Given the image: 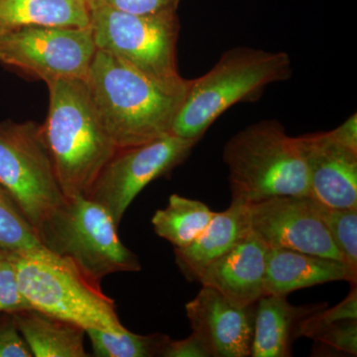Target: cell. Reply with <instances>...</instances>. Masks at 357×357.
<instances>
[{
  "instance_id": "d6986e66",
  "label": "cell",
  "mask_w": 357,
  "mask_h": 357,
  "mask_svg": "<svg viewBox=\"0 0 357 357\" xmlns=\"http://www.w3.org/2000/svg\"><path fill=\"white\" fill-rule=\"evenodd\" d=\"M89 25L86 0H0V29L25 26Z\"/></svg>"
},
{
  "instance_id": "5b68a950",
  "label": "cell",
  "mask_w": 357,
  "mask_h": 357,
  "mask_svg": "<svg viewBox=\"0 0 357 357\" xmlns=\"http://www.w3.org/2000/svg\"><path fill=\"white\" fill-rule=\"evenodd\" d=\"M6 256L13 262L18 287L31 309L84 331H128L119 318L114 301L102 292L100 283L88 278L70 260L47 249Z\"/></svg>"
},
{
  "instance_id": "8fae6325",
  "label": "cell",
  "mask_w": 357,
  "mask_h": 357,
  "mask_svg": "<svg viewBox=\"0 0 357 357\" xmlns=\"http://www.w3.org/2000/svg\"><path fill=\"white\" fill-rule=\"evenodd\" d=\"M248 213L251 230L268 248L344 261L311 197H273L248 204Z\"/></svg>"
},
{
  "instance_id": "7a4b0ae2",
  "label": "cell",
  "mask_w": 357,
  "mask_h": 357,
  "mask_svg": "<svg viewBox=\"0 0 357 357\" xmlns=\"http://www.w3.org/2000/svg\"><path fill=\"white\" fill-rule=\"evenodd\" d=\"M86 82L96 112L119 149L171 134L187 91L162 88L100 50L93 56Z\"/></svg>"
},
{
  "instance_id": "44dd1931",
  "label": "cell",
  "mask_w": 357,
  "mask_h": 357,
  "mask_svg": "<svg viewBox=\"0 0 357 357\" xmlns=\"http://www.w3.org/2000/svg\"><path fill=\"white\" fill-rule=\"evenodd\" d=\"M0 248L6 253L38 252L42 245L36 230L8 192L0 185Z\"/></svg>"
},
{
  "instance_id": "e0dca14e",
  "label": "cell",
  "mask_w": 357,
  "mask_h": 357,
  "mask_svg": "<svg viewBox=\"0 0 357 357\" xmlns=\"http://www.w3.org/2000/svg\"><path fill=\"white\" fill-rule=\"evenodd\" d=\"M326 304L294 306L286 296L265 295L256 303L251 357H289L301 323Z\"/></svg>"
},
{
  "instance_id": "6da1fadb",
  "label": "cell",
  "mask_w": 357,
  "mask_h": 357,
  "mask_svg": "<svg viewBox=\"0 0 357 357\" xmlns=\"http://www.w3.org/2000/svg\"><path fill=\"white\" fill-rule=\"evenodd\" d=\"M46 84L49 107L41 130L61 191L65 199L89 197L119 148L96 112L86 79L62 77Z\"/></svg>"
},
{
  "instance_id": "cb8c5ba5",
  "label": "cell",
  "mask_w": 357,
  "mask_h": 357,
  "mask_svg": "<svg viewBox=\"0 0 357 357\" xmlns=\"http://www.w3.org/2000/svg\"><path fill=\"white\" fill-rule=\"evenodd\" d=\"M357 319V291L356 285L352 288L351 293L344 301L332 307V309L319 310L310 314L301 323L299 337H307L312 338L324 328L340 323V321Z\"/></svg>"
},
{
  "instance_id": "4fadbf2b",
  "label": "cell",
  "mask_w": 357,
  "mask_h": 357,
  "mask_svg": "<svg viewBox=\"0 0 357 357\" xmlns=\"http://www.w3.org/2000/svg\"><path fill=\"white\" fill-rule=\"evenodd\" d=\"M185 307L192 332L204 338L213 357L250 356L256 305L236 306L215 289L203 286Z\"/></svg>"
},
{
  "instance_id": "d4e9b609",
  "label": "cell",
  "mask_w": 357,
  "mask_h": 357,
  "mask_svg": "<svg viewBox=\"0 0 357 357\" xmlns=\"http://www.w3.org/2000/svg\"><path fill=\"white\" fill-rule=\"evenodd\" d=\"M89 10L107 8L141 16L177 14L181 0H86Z\"/></svg>"
},
{
  "instance_id": "7c38bea8",
  "label": "cell",
  "mask_w": 357,
  "mask_h": 357,
  "mask_svg": "<svg viewBox=\"0 0 357 357\" xmlns=\"http://www.w3.org/2000/svg\"><path fill=\"white\" fill-rule=\"evenodd\" d=\"M296 138L307 167L309 196L330 208H357V150L338 142L331 131Z\"/></svg>"
},
{
  "instance_id": "ba28073f",
  "label": "cell",
  "mask_w": 357,
  "mask_h": 357,
  "mask_svg": "<svg viewBox=\"0 0 357 357\" xmlns=\"http://www.w3.org/2000/svg\"><path fill=\"white\" fill-rule=\"evenodd\" d=\"M0 185L10 194L36 232L64 203L41 124L0 122Z\"/></svg>"
},
{
  "instance_id": "9a60e30c",
  "label": "cell",
  "mask_w": 357,
  "mask_h": 357,
  "mask_svg": "<svg viewBox=\"0 0 357 357\" xmlns=\"http://www.w3.org/2000/svg\"><path fill=\"white\" fill-rule=\"evenodd\" d=\"M357 272L347 263L333 258L307 255L283 248H269L265 293L287 296L301 289L347 281L356 284Z\"/></svg>"
},
{
  "instance_id": "9c48e42d",
  "label": "cell",
  "mask_w": 357,
  "mask_h": 357,
  "mask_svg": "<svg viewBox=\"0 0 357 357\" xmlns=\"http://www.w3.org/2000/svg\"><path fill=\"white\" fill-rule=\"evenodd\" d=\"M96 50L89 25L0 29V63L45 83L62 77L86 79Z\"/></svg>"
},
{
  "instance_id": "83f0119b",
  "label": "cell",
  "mask_w": 357,
  "mask_h": 357,
  "mask_svg": "<svg viewBox=\"0 0 357 357\" xmlns=\"http://www.w3.org/2000/svg\"><path fill=\"white\" fill-rule=\"evenodd\" d=\"M32 352L22 337L13 314L0 319V357H32Z\"/></svg>"
},
{
  "instance_id": "4316f807",
  "label": "cell",
  "mask_w": 357,
  "mask_h": 357,
  "mask_svg": "<svg viewBox=\"0 0 357 357\" xmlns=\"http://www.w3.org/2000/svg\"><path fill=\"white\" fill-rule=\"evenodd\" d=\"M312 338L333 351L356 356L357 323L356 319L333 324L317 333Z\"/></svg>"
},
{
  "instance_id": "f546056e",
  "label": "cell",
  "mask_w": 357,
  "mask_h": 357,
  "mask_svg": "<svg viewBox=\"0 0 357 357\" xmlns=\"http://www.w3.org/2000/svg\"><path fill=\"white\" fill-rule=\"evenodd\" d=\"M333 137L345 146L357 150V115L352 114L338 128L331 130Z\"/></svg>"
},
{
  "instance_id": "3957f363",
  "label": "cell",
  "mask_w": 357,
  "mask_h": 357,
  "mask_svg": "<svg viewBox=\"0 0 357 357\" xmlns=\"http://www.w3.org/2000/svg\"><path fill=\"white\" fill-rule=\"evenodd\" d=\"M292 76L285 52L236 47L222 54L208 73L189 79L171 134L199 142L220 115L239 102L257 100L272 84Z\"/></svg>"
},
{
  "instance_id": "8992f818",
  "label": "cell",
  "mask_w": 357,
  "mask_h": 357,
  "mask_svg": "<svg viewBox=\"0 0 357 357\" xmlns=\"http://www.w3.org/2000/svg\"><path fill=\"white\" fill-rule=\"evenodd\" d=\"M117 229L102 206L79 196L65 199L37 234L47 250L100 284L110 274L141 270L139 258L121 243Z\"/></svg>"
},
{
  "instance_id": "30bf717a",
  "label": "cell",
  "mask_w": 357,
  "mask_h": 357,
  "mask_svg": "<svg viewBox=\"0 0 357 357\" xmlns=\"http://www.w3.org/2000/svg\"><path fill=\"white\" fill-rule=\"evenodd\" d=\"M197 143L168 134L145 144L117 150L96 178L88 198L109 211L119 227L140 192L184 163Z\"/></svg>"
},
{
  "instance_id": "7402d4cb",
  "label": "cell",
  "mask_w": 357,
  "mask_h": 357,
  "mask_svg": "<svg viewBox=\"0 0 357 357\" xmlns=\"http://www.w3.org/2000/svg\"><path fill=\"white\" fill-rule=\"evenodd\" d=\"M98 357H152L159 356L160 349L167 335H136L130 331L121 333L98 330L86 331Z\"/></svg>"
},
{
  "instance_id": "603a6c76",
  "label": "cell",
  "mask_w": 357,
  "mask_h": 357,
  "mask_svg": "<svg viewBox=\"0 0 357 357\" xmlns=\"http://www.w3.org/2000/svg\"><path fill=\"white\" fill-rule=\"evenodd\" d=\"M316 203L319 215L342 259L357 272V208H335Z\"/></svg>"
},
{
  "instance_id": "ffe728a7",
  "label": "cell",
  "mask_w": 357,
  "mask_h": 357,
  "mask_svg": "<svg viewBox=\"0 0 357 357\" xmlns=\"http://www.w3.org/2000/svg\"><path fill=\"white\" fill-rule=\"evenodd\" d=\"M215 215L202 202L174 194L168 206L155 213L152 225L157 236L175 248H184L203 234Z\"/></svg>"
},
{
  "instance_id": "f1b7e54d",
  "label": "cell",
  "mask_w": 357,
  "mask_h": 357,
  "mask_svg": "<svg viewBox=\"0 0 357 357\" xmlns=\"http://www.w3.org/2000/svg\"><path fill=\"white\" fill-rule=\"evenodd\" d=\"M163 357H213L208 344L198 333L192 332L189 337L174 340L166 337L160 349Z\"/></svg>"
},
{
  "instance_id": "277c9868",
  "label": "cell",
  "mask_w": 357,
  "mask_h": 357,
  "mask_svg": "<svg viewBox=\"0 0 357 357\" xmlns=\"http://www.w3.org/2000/svg\"><path fill=\"white\" fill-rule=\"evenodd\" d=\"M232 201L250 204L283 196H309L306 164L297 138L280 122H256L230 138L223 149Z\"/></svg>"
},
{
  "instance_id": "52a82bcc",
  "label": "cell",
  "mask_w": 357,
  "mask_h": 357,
  "mask_svg": "<svg viewBox=\"0 0 357 357\" xmlns=\"http://www.w3.org/2000/svg\"><path fill=\"white\" fill-rule=\"evenodd\" d=\"M89 27L98 50L112 54L168 91L187 89L189 79L181 76L178 69V14L141 16L91 9Z\"/></svg>"
},
{
  "instance_id": "ac0fdd59",
  "label": "cell",
  "mask_w": 357,
  "mask_h": 357,
  "mask_svg": "<svg viewBox=\"0 0 357 357\" xmlns=\"http://www.w3.org/2000/svg\"><path fill=\"white\" fill-rule=\"evenodd\" d=\"M18 330L35 357H86V331L34 309L13 312Z\"/></svg>"
},
{
  "instance_id": "4dcf8cb0",
  "label": "cell",
  "mask_w": 357,
  "mask_h": 357,
  "mask_svg": "<svg viewBox=\"0 0 357 357\" xmlns=\"http://www.w3.org/2000/svg\"><path fill=\"white\" fill-rule=\"evenodd\" d=\"M6 252H4L3 250H2L1 248H0V261H1L2 259H4L6 258Z\"/></svg>"
},
{
  "instance_id": "484cf974",
  "label": "cell",
  "mask_w": 357,
  "mask_h": 357,
  "mask_svg": "<svg viewBox=\"0 0 357 357\" xmlns=\"http://www.w3.org/2000/svg\"><path fill=\"white\" fill-rule=\"evenodd\" d=\"M26 309L31 307L20 292L13 262L6 255L0 261V314H13Z\"/></svg>"
},
{
  "instance_id": "5bb4252c",
  "label": "cell",
  "mask_w": 357,
  "mask_h": 357,
  "mask_svg": "<svg viewBox=\"0 0 357 357\" xmlns=\"http://www.w3.org/2000/svg\"><path fill=\"white\" fill-rule=\"evenodd\" d=\"M269 248L252 230L204 268L198 281L238 307L255 306L265 293Z\"/></svg>"
},
{
  "instance_id": "2e32d148",
  "label": "cell",
  "mask_w": 357,
  "mask_h": 357,
  "mask_svg": "<svg viewBox=\"0 0 357 357\" xmlns=\"http://www.w3.org/2000/svg\"><path fill=\"white\" fill-rule=\"evenodd\" d=\"M249 230L248 204L232 201L227 210L215 213L194 243L175 248L178 269L188 280L198 281L204 268L227 252Z\"/></svg>"
}]
</instances>
